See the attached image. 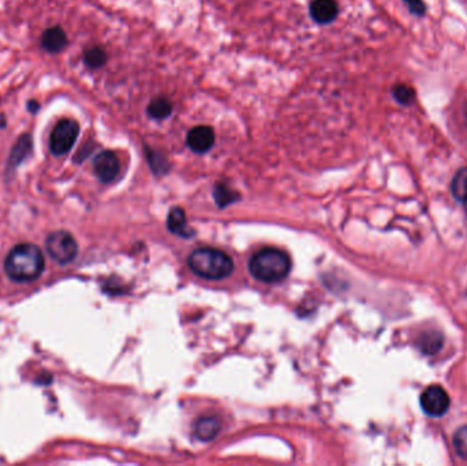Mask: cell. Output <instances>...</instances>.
Masks as SVG:
<instances>
[{"label":"cell","instance_id":"obj_1","mask_svg":"<svg viewBox=\"0 0 467 466\" xmlns=\"http://www.w3.org/2000/svg\"><path fill=\"white\" fill-rule=\"evenodd\" d=\"M44 256L36 245L21 244L13 247L6 259V272L14 282H33L44 269Z\"/></svg>","mask_w":467,"mask_h":466},{"label":"cell","instance_id":"obj_2","mask_svg":"<svg viewBox=\"0 0 467 466\" xmlns=\"http://www.w3.org/2000/svg\"><path fill=\"white\" fill-rule=\"evenodd\" d=\"M249 269L256 279L266 283H276L289 275L291 260L283 250L266 247L251 256Z\"/></svg>","mask_w":467,"mask_h":466},{"label":"cell","instance_id":"obj_3","mask_svg":"<svg viewBox=\"0 0 467 466\" xmlns=\"http://www.w3.org/2000/svg\"><path fill=\"white\" fill-rule=\"evenodd\" d=\"M187 264L197 276L209 281H220L230 276L234 271L231 257L213 247L196 249L190 253Z\"/></svg>","mask_w":467,"mask_h":466},{"label":"cell","instance_id":"obj_4","mask_svg":"<svg viewBox=\"0 0 467 466\" xmlns=\"http://www.w3.org/2000/svg\"><path fill=\"white\" fill-rule=\"evenodd\" d=\"M80 134V123L73 119H62L59 121L52 133L49 135V149L51 154L55 156L67 155Z\"/></svg>","mask_w":467,"mask_h":466},{"label":"cell","instance_id":"obj_5","mask_svg":"<svg viewBox=\"0 0 467 466\" xmlns=\"http://www.w3.org/2000/svg\"><path fill=\"white\" fill-rule=\"evenodd\" d=\"M46 252L59 264L71 263L78 253V245L67 231H55L46 238Z\"/></svg>","mask_w":467,"mask_h":466},{"label":"cell","instance_id":"obj_6","mask_svg":"<svg viewBox=\"0 0 467 466\" xmlns=\"http://www.w3.org/2000/svg\"><path fill=\"white\" fill-rule=\"evenodd\" d=\"M421 407L428 416L442 417L449 409V397L440 386H430L421 394Z\"/></svg>","mask_w":467,"mask_h":466},{"label":"cell","instance_id":"obj_7","mask_svg":"<svg viewBox=\"0 0 467 466\" xmlns=\"http://www.w3.org/2000/svg\"><path fill=\"white\" fill-rule=\"evenodd\" d=\"M93 171L100 182L110 183L115 180L120 173L119 157L112 151L100 152L93 160Z\"/></svg>","mask_w":467,"mask_h":466},{"label":"cell","instance_id":"obj_8","mask_svg":"<svg viewBox=\"0 0 467 466\" xmlns=\"http://www.w3.org/2000/svg\"><path fill=\"white\" fill-rule=\"evenodd\" d=\"M186 142L194 154H205L215 144V132L209 126H196L187 134Z\"/></svg>","mask_w":467,"mask_h":466},{"label":"cell","instance_id":"obj_9","mask_svg":"<svg viewBox=\"0 0 467 466\" xmlns=\"http://www.w3.org/2000/svg\"><path fill=\"white\" fill-rule=\"evenodd\" d=\"M339 14L336 0H313L311 4V18L317 23L327 25L334 23Z\"/></svg>","mask_w":467,"mask_h":466},{"label":"cell","instance_id":"obj_10","mask_svg":"<svg viewBox=\"0 0 467 466\" xmlns=\"http://www.w3.org/2000/svg\"><path fill=\"white\" fill-rule=\"evenodd\" d=\"M40 43L42 48L48 54H59L66 48L68 39L66 32L61 26H52L43 33Z\"/></svg>","mask_w":467,"mask_h":466},{"label":"cell","instance_id":"obj_11","mask_svg":"<svg viewBox=\"0 0 467 466\" xmlns=\"http://www.w3.org/2000/svg\"><path fill=\"white\" fill-rule=\"evenodd\" d=\"M33 149V140L30 134H23L21 135L17 142L14 144L11 152H10V157H8V168H17L23 160L27 156L32 154Z\"/></svg>","mask_w":467,"mask_h":466},{"label":"cell","instance_id":"obj_12","mask_svg":"<svg viewBox=\"0 0 467 466\" xmlns=\"http://www.w3.org/2000/svg\"><path fill=\"white\" fill-rule=\"evenodd\" d=\"M167 227L173 234H177L183 238H192L194 231L189 227L186 214L182 208H173L168 214L167 219Z\"/></svg>","mask_w":467,"mask_h":466},{"label":"cell","instance_id":"obj_13","mask_svg":"<svg viewBox=\"0 0 467 466\" xmlns=\"http://www.w3.org/2000/svg\"><path fill=\"white\" fill-rule=\"evenodd\" d=\"M220 429H222L220 420L216 417H212V416L201 417L194 425L196 436L204 442H209V441L215 439L219 435Z\"/></svg>","mask_w":467,"mask_h":466},{"label":"cell","instance_id":"obj_14","mask_svg":"<svg viewBox=\"0 0 467 466\" xmlns=\"http://www.w3.org/2000/svg\"><path fill=\"white\" fill-rule=\"evenodd\" d=\"M173 103L166 97L154 99L148 106V114L157 121H163L173 114Z\"/></svg>","mask_w":467,"mask_h":466},{"label":"cell","instance_id":"obj_15","mask_svg":"<svg viewBox=\"0 0 467 466\" xmlns=\"http://www.w3.org/2000/svg\"><path fill=\"white\" fill-rule=\"evenodd\" d=\"M451 190L454 197L461 202H466L467 201V167L461 168L455 177L452 179L451 183Z\"/></svg>","mask_w":467,"mask_h":466},{"label":"cell","instance_id":"obj_16","mask_svg":"<svg viewBox=\"0 0 467 466\" xmlns=\"http://www.w3.org/2000/svg\"><path fill=\"white\" fill-rule=\"evenodd\" d=\"M84 63L89 68H100L107 63V54L100 47H92L84 52Z\"/></svg>","mask_w":467,"mask_h":466},{"label":"cell","instance_id":"obj_17","mask_svg":"<svg viewBox=\"0 0 467 466\" xmlns=\"http://www.w3.org/2000/svg\"><path fill=\"white\" fill-rule=\"evenodd\" d=\"M442 345H443V338L440 336V333H423V336L420 341V348L426 355H433V353L439 352Z\"/></svg>","mask_w":467,"mask_h":466},{"label":"cell","instance_id":"obj_18","mask_svg":"<svg viewBox=\"0 0 467 466\" xmlns=\"http://www.w3.org/2000/svg\"><path fill=\"white\" fill-rule=\"evenodd\" d=\"M239 199V195L230 189L227 185L224 183H218L216 188H215V200L218 202L219 207H227L230 205L231 202L237 201Z\"/></svg>","mask_w":467,"mask_h":466},{"label":"cell","instance_id":"obj_19","mask_svg":"<svg viewBox=\"0 0 467 466\" xmlns=\"http://www.w3.org/2000/svg\"><path fill=\"white\" fill-rule=\"evenodd\" d=\"M392 96L395 97V100L399 104L410 106V104H413V102L416 99V92H414V89L409 87V85L398 84L392 88Z\"/></svg>","mask_w":467,"mask_h":466},{"label":"cell","instance_id":"obj_20","mask_svg":"<svg viewBox=\"0 0 467 466\" xmlns=\"http://www.w3.org/2000/svg\"><path fill=\"white\" fill-rule=\"evenodd\" d=\"M454 446L458 455L467 461V425L461 427L454 435Z\"/></svg>","mask_w":467,"mask_h":466},{"label":"cell","instance_id":"obj_21","mask_svg":"<svg viewBox=\"0 0 467 466\" xmlns=\"http://www.w3.org/2000/svg\"><path fill=\"white\" fill-rule=\"evenodd\" d=\"M147 157L152 166V168L155 170L156 173H166L168 168V163L167 160L160 155L158 152H155L152 149H147Z\"/></svg>","mask_w":467,"mask_h":466},{"label":"cell","instance_id":"obj_22","mask_svg":"<svg viewBox=\"0 0 467 466\" xmlns=\"http://www.w3.org/2000/svg\"><path fill=\"white\" fill-rule=\"evenodd\" d=\"M403 1L409 7L411 14H414V16H423L425 14L426 7H425L423 0H403Z\"/></svg>","mask_w":467,"mask_h":466},{"label":"cell","instance_id":"obj_23","mask_svg":"<svg viewBox=\"0 0 467 466\" xmlns=\"http://www.w3.org/2000/svg\"><path fill=\"white\" fill-rule=\"evenodd\" d=\"M40 107H42L40 103L36 102V100H30L27 103V111L30 112V114H37L39 110H40Z\"/></svg>","mask_w":467,"mask_h":466},{"label":"cell","instance_id":"obj_24","mask_svg":"<svg viewBox=\"0 0 467 466\" xmlns=\"http://www.w3.org/2000/svg\"><path fill=\"white\" fill-rule=\"evenodd\" d=\"M0 128H6V119H4V115H0Z\"/></svg>","mask_w":467,"mask_h":466},{"label":"cell","instance_id":"obj_25","mask_svg":"<svg viewBox=\"0 0 467 466\" xmlns=\"http://www.w3.org/2000/svg\"><path fill=\"white\" fill-rule=\"evenodd\" d=\"M463 205H465V208H466V211H467V201H466V202H465V204H463Z\"/></svg>","mask_w":467,"mask_h":466}]
</instances>
